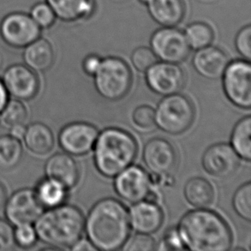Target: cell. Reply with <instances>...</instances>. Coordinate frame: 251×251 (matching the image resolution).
<instances>
[{"label": "cell", "instance_id": "obj_1", "mask_svg": "<svg viewBox=\"0 0 251 251\" xmlns=\"http://www.w3.org/2000/svg\"><path fill=\"white\" fill-rule=\"evenodd\" d=\"M84 227L88 241L97 251H117L129 239V212L117 199H102L89 211Z\"/></svg>", "mask_w": 251, "mask_h": 251}, {"label": "cell", "instance_id": "obj_2", "mask_svg": "<svg viewBox=\"0 0 251 251\" xmlns=\"http://www.w3.org/2000/svg\"><path fill=\"white\" fill-rule=\"evenodd\" d=\"M177 231L184 248L192 251H227L231 249V229L213 211L199 208L181 219Z\"/></svg>", "mask_w": 251, "mask_h": 251}, {"label": "cell", "instance_id": "obj_3", "mask_svg": "<svg viewBox=\"0 0 251 251\" xmlns=\"http://www.w3.org/2000/svg\"><path fill=\"white\" fill-rule=\"evenodd\" d=\"M38 240L51 248H71L82 238L84 215L78 207L62 204L43 211L34 223Z\"/></svg>", "mask_w": 251, "mask_h": 251}, {"label": "cell", "instance_id": "obj_4", "mask_svg": "<svg viewBox=\"0 0 251 251\" xmlns=\"http://www.w3.org/2000/svg\"><path fill=\"white\" fill-rule=\"evenodd\" d=\"M95 162L103 176L115 177L131 166L137 154V143L129 133L118 128L103 130L95 144Z\"/></svg>", "mask_w": 251, "mask_h": 251}, {"label": "cell", "instance_id": "obj_5", "mask_svg": "<svg viewBox=\"0 0 251 251\" xmlns=\"http://www.w3.org/2000/svg\"><path fill=\"white\" fill-rule=\"evenodd\" d=\"M93 76L100 95L111 101L124 98L132 85V73L129 65L122 58L116 57L102 59Z\"/></svg>", "mask_w": 251, "mask_h": 251}, {"label": "cell", "instance_id": "obj_6", "mask_svg": "<svg viewBox=\"0 0 251 251\" xmlns=\"http://www.w3.org/2000/svg\"><path fill=\"white\" fill-rule=\"evenodd\" d=\"M195 107L190 99L178 93L166 96L154 111L155 125L164 132L179 135L193 124Z\"/></svg>", "mask_w": 251, "mask_h": 251}, {"label": "cell", "instance_id": "obj_7", "mask_svg": "<svg viewBox=\"0 0 251 251\" xmlns=\"http://www.w3.org/2000/svg\"><path fill=\"white\" fill-rule=\"evenodd\" d=\"M150 46L156 58L167 63L180 64L190 54L184 33L176 26L157 29L151 36Z\"/></svg>", "mask_w": 251, "mask_h": 251}, {"label": "cell", "instance_id": "obj_8", "mask_svg": "<svg viewBox=\"0 0 251 251\" xmlns=\"http://www.w3.org/2000/svg\"><path fill=\"white\" fill-rule=\"evenodd\" d=\"M223 87L229 100L243 109L251 106V66L248 60L229 63L223 74Z\"/></svg>", "mask_w": 251, "mask_h": 251}, {"label": "cell", "instance_id": "obj_9", "mask_svg": "<svg viewBox=\"0 0 251 251\" xmlns=\"http://www.w3.org/2000/svg\"><path fill=\"white\" fill-rule=\"evenodd\" d=\"M0 35L11 48H24L41 37V28L30 15L12 12L1 21Z\"/></svg>", "mask_w": 251, "mask_h": 251}, {"label": "cell", "instance_id": "obj_10", "mask_svg": "<svg viewBox=\"0 0 251 251\" xmlns=\"http://www.w3.org/2000/svg\"><path fill=\"white\" fill-rule=\"evenodd\" d=\"M143 160L153 176L161 180L167 178V183H171L170 178L177 165V155L169 141L160 137L149 141L143 150Z\"/></svg>", "mask_w": 251, "mask_h": 251}, {"label": "cell", "instance_id": "obj_11", "mask_svg": "<svg viewBox=\"0 0 251 251\" xmlns=\"http://www.w3.org/2000/svg\"><path fill=\"white\" fill-rule=\"evenodd\" d=\"M6 221L13 226L20 225H34L43 212V207L38 201L34 190L28 188L15 191L4 204Z\"/></svg>", "mask_w": 251, "mask_h": 251}, {"label": "cell", "instance_id": "obj_12", "mask_svg": "<svg viewBox=\"0 0 251 251\" xmlns=\"http://www.w3.org/2000/svg\"><path fill=\"white\" fill-rule=\"evenodd\" d=\"M1 80L8 95L21 101L33 100L40 90V79L36 72L26 65H10L3 72Z\"/></svg>", "mask_w": 251, "mask_h": 251}, {"label": "cell", "instance_id": "obj_13", "mask_svg": "<svg viewBox=\"0 0 251 251\" xmlns=\"http://www.w3.org/2000/svg\"><path fill=\"white\" fill-rule=\"evenodd\" d=\"M98 135V129L91 124L71 123L60 130L58 143L65 153L81 156L93 150Z\"/></svg>", "mask_w": 251, "mask_h": 251}, {"label": "cell", "instance_id": "obj_14", "mask_svg": "<svg viewBox=\"0 0 251 251\" xmlns=\"http://www.w3.org/2000/svg\"><path fill=\"white\" fill-rule=\"evenodd\" d=\"M147 84L157 95L168 96L180 92L185 75L177 64L161 61L154 63L146 71Z\"/></svg>", "mask_w": 251, "mask_h": 251}, {"label": "cell", "instance_id": "obj_15", "mask_svg": "<svg viewBox=\"0 0 251 251\" xmlns=\"http://www.w3.org/2000/svg\"><path fill=\"white\" fill-rule=\"evenodd\" d=\"M114 188L123 200L136 203L145 200L152 186L151 176L137 166H129L115 176Z\"/></svg>", "mask_w": 251, "mask_h": 251}, {"label": "cell", "instance_id": "obj_16", "mask_svg": "<svg viewBox=\"0 0 251 251\" xmlns=\"http://www.w3.org/2000/svg\"><path fill=\"white\" fill-rule=\"evenodd\" d=\"M240 157L226 143H218L208 148L202 156V167L211 176L226 178L236 173Z\"/></svg>", "mask_w": 251, "mask_h": 251}, {"label": "cell", "instance_id": "obj_17", "mask_svg": "<svg viewBox=\"0 0 251 251\" xmlns=\"http://www.w3.org/2000/svg\"><path fill=\"white\" fill-rule=\"evenodd\" d=\"M129 219V224L136 233L153 234L163 223V212L157 203L142 201L130 208Z\"/></svg>", "mask_w": 251, "mask_h": 251}, {"label": "cell", "instance_id": "obj_18", "mask_svg": "<svg viewBox=\"0 0 251 251\" xmlns=\"http://www.w3.org/2000/svg\"><path fill=\"white\" fill-rule=\"evenodd\" d=\"M45 174L48 178L72 189L78 183L80 172L75 160L67 153H55L45 164Z\"/></svg>", "mask_w": 251, "mask_h": 251}, {"label": "cell", "instance_id": "obj_19", "mask_svg": "<svg viewBox=\"0 0 251 251\" xmlns=\"http://www.w3.org/2000/svg\"><path fill=\"white\" fill-rule=\"evenodd\" d=\"M229 64L227 55L221 48L212 46L197 50L193 58V66L205 78L218 79L224 74Z\"/></svg>", "mask_w": 251, "mask_h": 251}, {"label": "cell", "instance_id": "obj_20", "mask_svg": "<svg viewBox=\"0 0 251 251\" xmlns=\"http://www.w3.org/2000/svg\"><path fill=\"white\" fill-rule=\"evenodd\" d=\"M150 17L162 27H174L184 17L183 0H150L146 4Z\"/></svg>", "mask_w": 251, "mask_h": 251}, {"label": "cell", "instance_id": "obj_21", "mask_svg": "<svg viewBox=\"0 0 251 251\" xmlns=\"http://www.w3.org/2000/svg\"><path fill=\"white\" fill-rule=\"evenodd\" d=\"M54 59L53 48L46 39L40 37L24 48V63L34 72H47L53 65Z\"/></svg>", "mask_w": 251, "mask_h": 251}, {"label": "cell", "instance_id": "obj_22", "mask_svg": "<svg viewBox=\"0 0 251 251\" xmlns=\"http://www.w3.org/2000/svg\"><path fill=\"white\" fill-rule=\"evenodd\" d=\"M23 139L27 150L39 156L50 153L54 146L53 133L43 123H32L27 126L25 128Z\"/></svg>", "mask_w": 251, "mask_h": 251}, {"label": "cell", "instance_id": "obj_23", "mask_svg": "<svg viewBox=\"0 0 251 251\" xmlns=\"http://www.w3.org/2000/svg\"><path fill=\"white\" fill-rule=\"evenodd\" d=\"M56 17L65 22L79 20L88 17L94 11L92 0H46Z\"/></svg>", "mask_w": 251, "mask_h": 251}, {"label": "cell", "instance_id": "obj_24", "mask_svg": "<svg viewBox=\"0 0 251 251\" xmlns=\"http://www.w3.org/2000/svg\"><path fill=\"white\" fill-rule=\"evenodd\" d=\"M34 190L43 208L58 207L65 203L67 198V189L47 176L37 183Z\"/></svg>", "mask_w": 251, "mask_h": 251}, {"label": "cell", "instance_id": "obj_25", "mask_svg": "<svg viewBox=\"0 0 251 251\" xmlns=\"http://www.w3.org/2000/svg\"><path fill=\"white\" fill-rule=\"evenodd\" d=\"M184 197L191 206L204 208L210 206L214 201V188L205 178L193 177L185 184Z\"/></svg>", "mask_w": 251, "mask_h": 251}, {"label": "cell", "instance_id": "obj_26", "mask_svg": "<svg viewBox=\"0 0 251 251\" xmlns=\"http://www.w3.org/2000/svg\"><path fill=\"white\" fill-rule=\"evenodd\" d=\"M23 154L24 149L20 139L10 134L0 136V169H14L20 163Z\"/></svg>", "mask_w": 251, "mask_h": 251}, {"label": "cell", "instance_id": "obj_27", "mask_svg": "<svg viewBox=\"0 0 251 251\" xmlns=\"http://www.w3.org/2000/svg\"><path fill=\"white\" fill-rule=\"evenodd\" d=\"M251 118L248 116L235 126L231 138V146L238 156L247 161L251 159Z\"/></svg>", "mask_w": 251, "mask_h": 251}, {"label": "cell", "instance_id": "obj_28", "mask_svg": "<svg viewBox=\"0 0 251 251\" xmlns=\"http://www.w3.org/2000/svg\"><path fill=\"white\" fill-rule=\"evenodd\" d=\"M183 33L190 49L194 50H199L201 48L210 46L214 40L213 28L202 22L190 24Z\"/></svg>", "mask_w": 251, "mask_h": 251}, {"label": "cell", "instance_id": "obj_29", "mask_svg": "<svg viewBox=\"0 0 251 251\" xmlns=\"http://www.w3.org/2000/svg\"><path fill=\"white\" fill-rule=\"evenodd\" d=\"M27 119L26 106L23 101L16 99L8 100L0 112V125L9 130L17 126H24Z\"/></svg>", "mask_w": 251, "mask_h": 251}, {"label": "cell", "instance_id": "obj_30", "mask_svg": "<svg viewBox=\"0 0 251 251\" xmlns=\"http://www.w3.org/2000/svg\"><path fill=\"white\" fill-rule=\"evenodd\" d=\"M236 213L245 221H251V183H247L238 188L232 200Z\"/></svg>", "mask_w": 251, "mask_h": 251}, {"label": "cell", "instance_id": "obj_31", "mask_svg": "<svg viewBox=\"0 0 251 251\" xmlns=\"http://www.w3.org/2000/svg\"><path fill=\"white\" fill-rule=\"evenodd\" d=\"M14 229L15 245L22 249H30L36 245L37 234L34 225H20Z\"/></svg>", "mask_w": 251, "mask_h": 251}, {"label": "cell", "instance_id": "obj_32", "mask_svg": "<svg viewBox=\"0 0 251 251\" xmlns=\"http://www.w3.org/2000/svg\"><path fill=\"white\" fill-rule=\"evenodd\" d=\"M30 17L42 28H48L54 24L56 15L48 3H38L32 7Z\"/></svg>", "mask_w": 251, "mask_h": 251}, {"label": "cell", "instance_id": "obj_33", "mask_svg": "<svg viewBox=\"0 0 251 251\" xmlns=\"http://www.w3.org/2000/svg\"><path fill=\"white\" fill-rule=\"evenodd\" d=\"M132 120L138 129L150 130L155 126L154 110L150 105H141L133 112Z\"/></svg>", "mask_w": 251, "mask_h": 251}, {"label": "cell", "instance_id": "obj_34", "mask_svg": "<svg viewBox=\"0 0 251 251\" xmlns=\"http://www.w3.org/2000/svg\"><path fill=\"white\" fill-rule=\"evenodd\" d=\"M156 56L151 48L141 47L136 48L131 55V62L138 72H145L148 69L156 63Z\"/></svg>", "mask_w": 251, "mask_h": 251}, {"label": "cell", "instance_id": "obj_35", "mask_svg": "<svg viewBox=\"0 0 251 251\" xmlns=\"http://www.w3.org/2000/svg\"><path fill=\"white\" fill-rule=\"evenodd\" d=\"M235 46L238 53L245 60L250 61L251 58V27L247 25L238 32L236 36Z\"/></svg>", "mask_w": 251, "mask_h": 251}, {"label": "cell", "instance_id": "obj_36", "mask_svg": "<svg viewBox=\"0 0 251 251\" xmlns=\"http://www.w3.org/2000/svg\"><path fill=\"white\" fill-rule=\"evenodd\" d=\"M156 249V244L153 238L147 234H138L134 236L126 245L124 250L129 251H150Z\"/></svg>", "mask_w": 251, "mask_h": 251}, {"label": "cell", "instance_id": "obj_37", "mask_svg": "<svg viewBox=\"0 0 251 251\" xmlns=\"http://www.w3.org/2000/svg\"><path fill=\"white\" fill-rule=\"evenodd\" d=\"M14 246L13 226L6 220L0 218V251H10Z\"/></svg>", "mask_w": 251, "mask_h": 251}, {"label": "cell", "instance_id": "obj_38", "mask_svg": "<svg viewBox=\"0 0 251 251\" xmlns=\"http://www.w3.org/2000/svg\"><path fill=\"white\" fill-rule=\"evenodd\" d=\"M160 250L163 251H181L185 250L183 242L180 238L177 229L173 228L167 230L164 236L163 241L160 244Z\"/></svg>", "mask_w": 251, "mask_h": 251}, {"label": "cell", "instance_id": "obj_39", "mask_svg": "<svg viewBox=\"0 0 251 251\" xmlns=\"http://www.w3.org/2000/svg\"><path fill=\"white\" fill-rule=\"evenodd\" d=\"M102 58L95 54L88 55V57L85 58L82 64V67L84 72L89 75H95V72H97L99 66L100 65Z\"/></svg>", "mask_w": 251, "mask_h": 251}, {"label": "cell", "instance_id": "obj_40", "mask_svg": "<svg viewBox=\"0 0 251 251\" xmlns=\"http://www.w3.org/2000/svg\"><path fill=\"white\" fill-rule=\"evenodd\" d=\"M72 251H95L96 249L91 245V243L86 240H79L75 245L71 247Z\"/></svg>", "mask_w": 251, "mask_h": 251}, {"label": "cell", "instance_id": "obj_41", "mask_svg": "<svg viewBox=\"0 0 251 251\" xmlns=\"http://www.w3.org/2000/svg\"><path fill=\"white\" fill-rule=\"evenodd\" d=\"M8 100H9V95L7 93L6 88L4 87L2 80L0 79V112L5 106Z\"/></svg>", "mask_w": 251, "mask_h": 251}, {"label": "cell", "instance_id": "obj_42", "mask_svg": "<svg viewBox=\"0 0 251 251\" xmlns=\"http://www.w3.org/2000/svg\"><path fill=\"white\" fill-rule=\"evenodd\" d=\"M25 128H26V127L24 126L14 127L12 129H10V135H11V136H15V137H17L18 139L23 138L24 131H25Z\"/></svg>", "mask_w": 251, "mask_h": 251}, {"label": "cell", "instance_id": "obj_43", "mask_svg": "<svg viewBox=\"0 0 251 251\" xmlns=\"http://www.w3.org/2000/svg\"><path fill=\"white\" fill-rule=\"evenodd\" d=\"M7 192L5 188L2 183H0V209L3 208L4 204L6 202Z\"/></svg>", "mask_w": 251, "mask_h": 251}, {"label": "cell", "instance_id": "obj_44", "mask_svg": "<svg viewBox=\"0 0 251 251\" xmlns=\"http://www.w3.org/2000/svg\"><path fill=\"white\" fill-rule=\"evenodd\" d=\"M139 1L140 2H142V3H144V4H147L150 0H139Z\"/></svg>", "mask_w": 251, "mask_h": 251}]
</instances>
